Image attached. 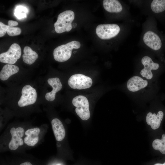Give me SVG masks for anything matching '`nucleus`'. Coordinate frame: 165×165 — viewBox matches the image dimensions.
Instances as JSON below:
<instances>
[{
  "mask_svg": "<svg viewBox=\"0 0 165 165\" xmlns=\"http://www.w3.org/2000/svg\"><path fill=\"white\" fill-rule=\"evenodd\" d=\"M48 83L53 88V90L50 92L47 93L45 95L46 99L50 101L54 100L56 94L62 89V84L59 79L57 77L49 78L47 80Z\"/></svg>",
  "mask_w": 165,
  "mask_h": 165,
  "instance_id": "12",
  "label": "nucleus"
},
{
  "mask_svg": "<svg viewBox=\"0 0 165 165\" xmlns=\"http://www.w3.org/2000/svg\"><path fill=\"white\" fill-rule=\"evenodd\" d=\"M73 105L76 107V113L83 120L89 119L90 117L89 105L87 98L82 95L77 96L72 100Z\"/></svg>",
  "mask_w": 165,
  "mask_h": 165,
  "instance_id": "3",
  "label": "nucleus"
},
{
  "mask_svg": "<svg viewBox=\"0 0 165 165\" xmlns=\"http://www.w3.org/2000/svg\"><path fill=\"white\" fill-rule=\"evenodd\" d=\"M92 79L82 74H76L72 75L69 79L68 83L72 88L82 90L90 87L92 84Z\"/></svg>",
  "mask_w": 165,
  "mask_h": 165,
  "instance_id": "6",
  "label": "nucleus"
},
{
  "mask_svg": "<svg viewBox=\"0 0 165 165\" xmlns=\"http://www.w3.org/2000/svg\"><path fill=\"white\" fill-rule=\"evenodd\" d=\"M61 165L60 164H57V165Z\"/></svg>",
  "mask_w": 165,
  "mask_h": 165,
  "instance_id": "26",
  "label": "nucleus"
},
{
  "mask_svg": "<svg viewBox=\"0 0 165 165\" xmlns=\"http://www.w3.org/2000/svg\"><path fill=\"white\" fill-rule=\"evenodd\" d=\"M143 40L144 43L153 50H158L162 46V42L160 37L152 31H147L143 36Z\"/></svg>",
  "mask_w": 165,
  "mask_h": 165,
  "instance_id": "10",
  "label": "nucleus"
},
{
  "mask_svg": "<svg viewBox=\"0 0 165 165\" xmlns=\"http://www.w3.org/2000/svg\"><path fill=\"white\" fill-rule=\"evenodd\" d=\"M21 49L19 45L13 44L6 52L0 54V61L3 63L13 64L19 59L21 56Z\"/></svg>",
  "mask_w": 165,
  "mask_h": 165,
  "instance_id": "5",
  "label": "nucleus"
},
{
  "mask_svg": "<svg viewBox=\"0 0 165 165\" xmlns=\"http://www.w3.org/2000/svg\"><path fill=\"white\" fill-rule=\"evenodd\" d=\"M74 18L75 14L72 11L66 10L60 13L54 24L55 31L59 34L70 31L72 28V23Z\"/></svg>",
  "mask_w": 165,
  "mask_h": 165,
  "instance_id": "2",
  "label": "nucleus"
},
{
  "mask_svg": "<svg viewBox=\"0 0 165 165\" xmlns=\"http://www.w3.org/2000/svg\"><path fill=\"white\" fill-rule=\"evenodd\" d=\"M51 124L56 140L58 141H62L65 136V131L62 123L59 119L55 118L52 120Z\"/></svg>",
  "mask_w": 165,
  "mask_h": 165,
  "instance_id": "15",
  "label": "nucleus"
},
{
  "mask_svg": "<svg viewBox=\"0 0 165 165\" xmlns=\"http://www.w3.org/2000/svg\"><path fill=\"white\" fill-rule=\"evenodd\" d=\"M22 58L24 62L31 65L33 64L38 57V54L28 46L24 47Z\"/></svg>",
  "mask_w": 165,
  "mask_h": 165,
  "instance_id": "18",
  "label": "nucleus"
},
{
  "mask_svg": "<svg viewBox=\"0 0 165 165\" xmlns=\"http://www.w3.org/2000/svg\"><path fill=\"white\" fill-rule=\"evenodd\" d=\"M163 115V113L162 111L158 112L157 114L149 112L146 116V123L151 126L152 129H156L159 127Z\"/></svg>",
  "mask_w": 165,
  "mask_h": 165,
  "instance_id": "13",
  "label": "nucleus"
},
{
  "mask_svg": "<svg viewBox=\"0 0 165 165\" xmlns=\"http://www.w3.org/2000/svg\"><path fill=\"white\" fill-rule=\"evenodd\" d=\"M80 46V43L75 40L59 46L53 50L54 58L56 61L59 62L65 61L71 57L72 50L79 49Z\"/></svg>",
  "mask_w": 165,
  "mask_h": 165,
  "instance_id": "1",
  "label": "nucleus"
},
{
  "mask_svg": "<svg viewBox=\"0 0 165 165\" xmlns=\"http://www.w3.org/2000/svg\"><path fill=\"white\" fill-rule=\"evenodd\" d=\"M28 11L27 9L24 6H17L16 8L14 15L16 17L19 19L25 18Z\"/></svg>",
  "mask_w": 165,
  "mask_h": 165,
  "instance_id": "22",
  "label": "nucleus"
},
{
  "mask_svg": "<svg viewBox=\"0 0 165 165\" xmlns=\"http://www.w3.org/2000/svg\"><path fill=\"white\" fill-rule=\"evenodd\" d=\"M120 28L116 24H101L96 28V33L102 39H108L117 35L119 33Z\"/></svg>",
  "mask_w": 165,
  "mask_h": 165,
  "instance_id": "4",
  "label": "nucleus"
},
{
  "mask_svg": "<svg viewBox=\"0 0 165 165\" xmlns=\"http://www.w3.org/2000/svg\"><path fill=\"white\" fill-rule=\"evenodd\" d=\"M103 5L104 9L110 13H119L123 9L120 2L116 0H104Z\"/></svg>",
  "mask_w": 165,
  "mask_h": 165,
  "instance_id": "17",
  "label": "nucleus"
},
{
  "mask_svg": "<svg viewBox=\"0 0 165 165\" xmlns=\"http://www.w3.org/2000/svg\"><path fill=\"white\" fill-rule=\"evenodd\" d=\"M154 165H165V162L163 164H161L160 163H157Z\"/></svg>",
  "mask_w": 165,
  "mask_h": 165,
  "instance_id": "25",
  "label": "nucleus"
},
{
  "mask_svg": "<svg viewBox=\"0 0 165 165\" xmlns=\"http://www.w3.org/2000/svg\"><path fill=\"white\" fill-rule=\"evenodd\" d=\"M19 67L12 64H7L2 68L0 72V79L2 81L7 80L12 75L19 71Z\"/></svg>",
  "mask_w": 165,
  "mask_h": 165,
  "instance_id": "16",
  "label": "nucleus"
},
{
  "mask_svg": "<svg viewBox=\"0 0 165 165\" xmlns=\"http://www.w3.org/2000/svg\"><path fill=\"white\" fill-rule=\"evenodd\" d=\"M162 137L161 139H157L153 141L152 146L155 150L165 154V134H163Z\"/></svg>",
  "mask_w": 165,
  "mask_h": 165,
  "instance_id": "20",
  "label": "nucleus"
},
{
  "mask_svg": "<svg viewBox=\"0 0 165 165\" xmlns=\"http://www.w3.org/2000/svg\"><path fill=\"white\" fill-rule=\"evenodd\" d=\"M22 95L18 102L20 107L31 105L35 103L37 100V94L35 89L30 85L24 86L21 91Z\"/></svg>",
  "mask_w": 165,
  "mask_h": 165,
  "instance_id": "7",
  "label": "nucleus"
},
{
  "mask_svg": "<svg viewBox=\"0 0 165 165\" xmlns=\"http://www.w3.org/2000/svg\"><path fill=\"white\" fill-rule=\"evenodd\" d=\"M40 131V129L38 127L27 130L25 133L27 136L24 138V142L29 146H35L38 141V135Z\"/></svg>",
  "mask_w": 165,
  "mask_h": 165,
  "instance_id": "14",
  "label": "nucleus"
},
{
  "mask_svg": "<svg viewBox=\"0 0 165 165\" xmlns=\"http://www.w3.org/2000/svg\"><path fill=\"white\" fill-rule=\"evenodd\" d=\"M141 62L144 68L141 71V75L148 79H151L153 77L152 70L158 69L159 67V64L154 62L151 58L147 56L144 57Z\"/></svg>",
  "mask_w": 165,
  "mask_h": 165,
  "instance_id": "8",
  "label": "nucleus"
},
{
  "mask_svg": "<svg viewBox=\"0 0 165 165\" xmlns=\"http://www.w3.org/2000/svg\"><path fill=\"white\" fill-rule=\"evenodd\" d=\"M152 10L158 13L165 10V0H154L151 4Z\"/></svg>",
  "mask_w": 165,
  "mask_h": 165,
  "instance_id": "21",
  "label": "nucleus"
},
{
  "mask_svg": "<svg viewBox=\"0 0 165 165\" xmlns=\"http://www.w3.org/2000/svg\"><path fill=\"white\" fill-rule=\"evenodd\" d=\"M148 81L141 77L134 76L130 79L127 82V87L130 91L135 92L143 89L148 85Z\"/></svg>",
  "mask_w": 165,
  "mask_h": 165,
  "instance_id": "11",
  "label": "nucleus"
},
{
  "mask_svg": "<svg viewBox=\"0 0 165 165\" xmlns=\"http://www.w3.org/2000/svg\"><path fill=\"white\" fill-rule=\"evenodd\" d=\"M20 165H32L30 163L27 161L24 163H22L20 164Z\"/></svg>",
  "mask_w": 165,
  "mask_h": 165,
  "instance_id": "24",
  "label": "nucleus"
},
{
  "mask_svg": "<svg viewBox=\"0 0 165 165\" xmlns=\"http://www.w3.org/2000/svg\"><path fill=\"white\" fill-rule=\"evenodd\" d=\"M21 32L20 28L17 27H12L0 22V37L4 36L6 33L11 36L20 35Z\"/></svg>",
  "mask_w": 165,
  "mask_h": 165,
  "instance_id": "19",
  "label": "nucleus"
},
{
  "mask_svg": "<svg viewBox=\"0 0 165 165\" xmlns=\"http://www.w3.org/2000/svg\"><path fill=\"white\" fill-rule=\"evenodd\" d=\"M12 136L11 140L9 144V148L12 150L16 149L19 146L23 144V141L21 138L24 134V129L21 127L16 128L12 127L10 130Z\"/></svg>",
  "mask_w": 165,
  "mask_h": 165,
  "instance_id": "9",
  "label": "nucleus"
},
{
  "mask_svg": "<svg viewBox=\"0 0 165 165\" xmlns=\"http://www.w3.org/2000/svg\"><path fill=\"white\" fill-rule=\"evenodd\" d=\"M18 24L17 21L13 20H9L8 22V25L10 27H13L17 26Z\"/></svg>",
  "mask_w": 165,
  "mask_h": 165,
  "instance_id": "23",
  "label": "nucleus"
}]
</instances>
